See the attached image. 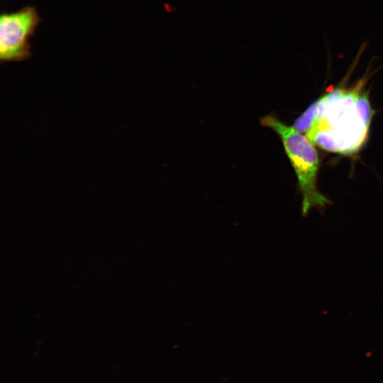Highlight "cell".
<instances>
[{
	"label": "cell",
	"instance_id": "6da1fadb",
	"mask_svg": "<svg viewBox=\"0 0 383 383\" xmlns=\"http://www.w3.org/2000/svg\"><path fill=\"white\" fill-rule=\"evenodd\" d=\"M366 82L362 78L351 87L329 90L306 109L293 128L324 150L356 153L367 139L374 113Z\"/></svg>",
	"mask_w": 383,
	"mask_h": 383
},
{
	"label": "cell",
	"instance_id": "7a4b0ae2",
	"mask_svg": "<svg viewBox=\"0 0 383 383\" xmlns=\"http://www.w3.org/2000/svg\"><path fill=\"white\" fill-rule=\"evenodd\" d=\"M260 122L262 126L273 130L281 139L297 177L302 195V215H307L313 207L321 209L330 204L331 201L318 189L320 164L315 145L304 134L285 124L274 114L266 115Z\"/></svg>",
	"mask_w": 383,
	"mask_h": 383
},
{
	"label": "cell",
	"instance_id": "3957f363",
	"mask_svg": "<svg viewBox=\"0 0 383 383\" xmlns=\"http://www.w3.org/2000/svg\"><path fill=\"white\" fill-rule=\"evenodd\" d=\"M40 18L33 6L0 16V60L1 62L22 61L31 56L30 38Z\"/></svg>",
	"mask_w": 383,
	"mask_h": 383
}]
</instances>
